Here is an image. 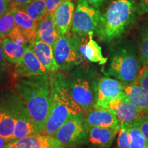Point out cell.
I'll list each match as a JSON object with an SVG mask.
<instances>
[{"mask_svg": "<svg viewBox=\"0 0 148 148\" xmlns=\"http://www.w3.org/2000/svg\"><path fill=\"white\" fill-rule=\"evenodd\" d=\"M15 87L26 105L35 132L44 134L50 103L49 74L18 78Z\"/></svg>", "mask_w": 148, "mask_h": 148, "instance_id": "cell-1", "label": "cell"}, {"mask_svg": "<svg viewBox=\"0 0 148 148\" xmlns=\"http://www.w3.org/2000/svg\"><path fill=\"white\" fill-rule=\"evenodd\" d=\"M50 103L44 134L53 135L71 116L83 114V110L75 102L70 91V82L63 73H49Z\"/></svg>", "mask_w": 148, "mask_h": 148, "instance_id": "cell-2", "label": "cell"}, {"mask_svg": "<svg viewBox=\"0 0 148 148\" xmlns=\"http://www.w3.org/2000/svg\"><path fill=\"white\" fill-rule=\"evenodd\" d=\"M137 13L138 0H111L101 15L95 32L98 38L105 42L119 38L134 23Z\"/></svg>", "mask_w": 148, "mask_h": 148, "instance_id": "cell-3", "label": "cell"}, {"mask_svg": "<svg viewBox=\"0 0 148 148\" xmlns=\"http://www.w3.org/2000/svg\"><path fill=\"white\" fill-rule=\"evenodd\" d=\"M140 59L128 47H119L111 55L108 74L122 83L135 84L141 69Z\"/></svg>", "mask_w": 148, "mask_h": 148, "instance_id": "cell-4", "label": "cell"}, {"mask_svg": "<svg viewBox=\"0 0 148 148\" xmlns=\"http://www.w3.org/2000/svg\"><path fill=\"white\" fill-rule=\"evenodd\" d=\"M79 36L60 35L53 46L55 60L59 69L69 71L85 60L79 51Z\"/></svg>", "mask_w": 148, "mask_h": 148, "instance_id": "cell-5", "label": "cell"}, {"mask_svg": "<svg viewBox=\"0 0 148 148\" xmlns=\"http://www.w3.org/2000/svg\"><path fill=\"white\" fill-rule=\"evenodd\" d=\"M65 148H74L88 140V125L83 114L68 119L53 135Z\"/></svg>", "mask_w": 148, "mask_h": 148, "instance_id": "cell-6", "label": "cell"}, {"mask_svg": "<svg viewBox=\"0 0 148 148\" xmlns=\"http://www.w3.org/2000/svg\"><path fill=\"white\" fill-rule=\"evenodd\" d=\"M101 13L99 10L90 5L84 0H77L73 12L71 34L84 36L97 30Z\"/></svg>", "mask_w": 148, "mask_h": 148, "instance_id": "cell-7", "label": "cell"}, {"mask_svg": "<svg viewBox=\"0 0 148 148\" xmlns=\"http://www.w3.org/2000/svg\"><path fill=\"white\" fill-rule=\"evenodd\" d=\"M14 120L15 126L12 140L20 139L29 135L35 134L30 114L26 105L16 88L7 91Z\"/></svg>", "mask_w": 148, "mask_h": 148, "instance_id": "cell-8", "label": "cell"}, {"mask_svg": "<svg viewBox=\"0 0 148 148\" xmlns=\"http://www.w3.org/2000/svg\"><path fill=\"white\" fill-rule=\"evenodd\" d=\"M97 108H101L110 111L116 116L121 123L132 124L148 113L136 108L130 102L125 96L124 92L120 97L112 99Z\"/></svg>", "mask_w": 148, "mask_h": 148, "instance_id": "cell-9", "label": "cell"}, {"mask_svg": "<svg viewBox=\"0 0 148 148\" xmlns=\"http://www.w3.org/2000/svg\"><path fill=\"white\" fill-rule=\"evenodd\" d=\"M14 73L15 79L23 77H30L47 74L48 71L36 57L29 45L17 63L14 64Z\"/></svg>", "mask_w": 148, "mask_h": 148, "instance_id": "cell-10", "label": "cell"}, {"mask_svg": "<svg viewBox=\"0 0 148 148\" xmlns=\"http://www.w3.org/2000/svg\"><path fill=\"white\" fill-rule=\"evenodd\" d=\"M4 148H65L57 141L53 135L35 134L5 144Z\"/></svg>", "mask_w": 148, "mask_h": 148, "instance_id": "cell-11", "label": "cell"}, {"mask_svg": "<svg viewBox=\"0 0 148 148\" xmlns=\"http://www.w3.org/2000/svg\"><path fill=\"white\" fill-rule=\"evenodd\" d=\"M121 81L103 77L98 81L96 88V99L94 105L99 106L119 97L123 93L124 86Z\"/></svg>", "mask_w": 148, "mask_h": 148, "instance_id": "cell-12", "label": "cell"}, {"mask_svg": "<svg viewBox=\"0 0 148 148\" xmlns=\"http://www.w3.org/2000/svg\"><path fill=\"white\" fill-rule=\"evenodd\" d=\"M70 91L77 104L84 112L89 111L94 107L95 99L89 82L86 79L75 78L70 82Z\"/></svg>", "mask_w": 148, "mask_h": 148, "instance_id": "cell-13", "label": "cell"}, {"mask_svg": "<svg viewBox=\"0 0 148 148\" xmlns=\"http://www.w3.org/2000/svg\"><path fill=\"white\" fill-rule=\"evenodd\" d=\"M15 120L7 91L0 93V136L6 143L12 141Z\"/></svg>", "mask_w": 148, "mask_h": 148, "instance_id": "cell-14", "label": "cell"}, {"mask_svg": "<svg viewBox=\"0 0 148 148\" xmlns=\"http://www.w3.org/2000/svg\"><path fill=\"white\" fill-rule=\"evenodd\" d=\"M75 4L72 0H64L51 14L57 30L60 35L69 34L71 31Z\"/></svg>", "mask_w": 148, "mask_h": 148, "instance_id": "cell-15", "label": "cell"}, {"mask_svg": "<svg viewBox=\"0 0 148 148\" xmlns=\"http://www.w3.org/2000/svg\"><path fill=\"white\" fill-rule=\"evenodd\" d=\"M92 108L88 111L85 118V121L88 126L120 129L121 123L110 111L97 107Z\"/></svg>", "mask_w": 148, "mask_h": 148, "instance_id": "cell-16", "label": "cell"}, {"mask_svg": "<svg viewBox=\"0 0 148 148\" xmlns=\"http://www.w3.org/2000/svg\"><path fill=\"white\" fill-rule=\"evenodd\" d=\"M119 130L112 127L88 126V140L98 148H109Z\"/></svg>", "mask_w": 148, "mask_h": 148, "instance_id": "cell-17", "label": "cell"}, {"mask_svg": "<svg viewBox=\"0 0 148 148\" xmlns=\"http://www.w3.org/2000/svg\"><path fill=\"white\" fill-rule=\"evenodd\" d=\"M11 10L14 15L16 27L31 45L36 40L38 23L29 17L23 9L12 8Z\"/></svg>", "mask_w": 148, "mask_h": 148, "instance_id": "cell-18", "label": "cell"}, {"mask_svg": "<svg viewBox=\"0 0 148 148\" xmlns=\"http://www.w3.org/2000/svg\"><path fill=\"white\" fill-rule=\"evenodd\" d=\"M93 34L94 32L89 33L88 40L79 36V51L85 60L99 64H104L108 59L103 56L101 47L93 39Z\"/></svg>", "mask_w": 148, "mask_h": 148, "instance_id": "cell-19", "label": "cell"}, {"mask_svg": "<svg viewBox=\"0 0 148 148\" xmlns=\"http://www.w3.org/2000/svg\"><path fill=\"white\" fill-rule=\"evenodd\" d=\"M36 57L48 73H53L59 69L53 56V47L49 44L39 40H35L30 45Z\"/></svg>", "mask_w": 148, "mask_h": 148, "instance_id": "cell-20", "label": "cell"}, {"mask_svg": "<svg viewBox=\"0 0 148 148\" xmlns=\"http://www.w3.org/2000/svg\"><path fill=\"white\" fill-rule=\"evenodd\" d=\"M60 34L57 30L51 14H47L38 23L36 29V40L49 44L53 47Z\"/></svg>", "mask_w": 148, "mask_h": 148, "instance_id": "cell-21", "label": "cell"}, {"mask_svg": "<svg viewBox=\"0 0 148 148\" xmlns=\"http://www.w3.org/2000/svg\"><path fill=\"white\" fill-rule=\"evenodd\" d=\"M123 92L130 102L140 110L148 112V91L147 90L137 84H133L124 86Z\"/></svg>", "mask_w": 148, "mask_h": 148, "instance_id": "cell-22", "label": "cell"}, {"mask_svg": "<svg viewBox=\"0 0 148 148\" xmlns=\"http://www.w3.org/2000/svg\"><path fill=\"white\" fill-rule=\"evenodd\" d=\"M1 42L5 58L9 62L14 64L21 60L28 47L14 41L8 36L2 38Z\"/></svg>", "mask_w": 148, "mask_h": 148, "instance_id": "cell-23", "label": "cell"}, {"mask_svg": "<svg viewBox=\"0 0 148 148\" xmlns=\"http://www.w3.org/2000/svg\"><path fill=\"white\" fill-rule=\"evenodd\" d=\"M23 10L36 23H38L47 14L46 0H32Z\"/></svg>", "mask_w": 148, "mask_h": 148, "instance_id": "cell-24", "label": "cell"}, {"mask_svg": "<svg viewBox=\"0 0 148 148\" xmlns=\"http://www.w3.org/2000/svg\"><path fill=\"white\" fill-rule=\"evenodd\" d=\"M1 40H0V86L7 84L11 79L15 78L14 73V64L9 62L5 58Z\"/></svg>", "mask_w": 148, "mask_h": 148, "instance_id": "cell-25", "label": "cell"}, {"mask_svg": "<svg viewBox=\"0 0 148 148\" xmlns=\"http://www.w3.org/2000/svg\"><path fill=\"white\" fill-rule=\"evenodd\" d=\"M127 126L130 138V147L145 148L147 143L136 122L135 121L132 124H127Z\"/></svg>", "mask_w": 148, "mask_h": 148, "instance_id": "cell-26", "label": "cell"}, {"mask_svg": "<svg viewBox=\"0 0 148 148\" xmlns=\"http://www.w3.org/2000/svg\"><path fill=\"white\" fill-rule=\"evenodd\" d=\"M16 26L14 15L11 9L0 17V38L8 36Z\"/></svg>", "mask_w": 148, "mask_h": 148, "instance_id": "cell-27", "label": "cell"}, {"mask_svg": "<svg viewBox=\"0 0 148 148\" xmlns=\"http://www.w3.org/2000/svg\"><path fill=\"white\" fill-rule=\"evenodd\" d=\"M139 59L143 66H148V27L144 29L139 40Z\"/></svg>", "mask_w": 148, "mask_h": 148, "instance_id": "cell-28", "label": "cell"}, {"mask_svg": "<svg viewBox=\"0 0 148 148\" xmlns=\"http://www.w3.org/2000/svg\"><path fill=\"white\" fill-rule=\"evenodd\" d=\"M116 148H131L127 123H121L118 132Z\"/></svg>", "mask_w": 148, "mask_h": 148, "instance_id": "cell-29", "label": "cell"}, {"mask_svg": "<svg viewBox=\"0 0 148 148\" xmlns=\"http://www.w3.org/2000/svg\"><path fill=\"white\" fill-rule=\"evenodd\" d=\"M135 84L141 86L148 91V66H143Z\"/></svg>", "mask_w": 148, "mask_h": 148, "instance_id": "cell-30", "label": "cell"}, {"mask_svg": "<svg viewBox=\"0 0 148 148\" xmlns=\"http://www.w3.org/2000/svg\"><path fill=\"white\" fill-rule=\"evenodd\" d=\"M136 122L139 126L148 145V114L140 118Z\"/></svg>", "mask_w": 148, "mask_h": 148, "instance_id": "cell-31", "label": "cell"}, {"mask_svg": "<svg viewBox=\"0 0 148 148\" xmlns=\"http://www.w3.org/2000/svg\"><path fill=\"white\" fill-rule=\"evenodd\" d=\"M64 0H46L47 14H52L57 7L61 4Z\"/></svg>", "mask_w": 148, "mask_h": 148, "instance_id": "cell-32", "label": "cell"}, {"mask_svg": "<svg viewBox=\"0 0 148 148\" xmlns=\"http://www.w3.org/2000/svg\"><path fill=\"white\" fill-rule=\"evenodd\" d=\"M11 9L10 0H0V17L4 15Z\"/></svg>", "mask_w": 148, "mask_h": 148, "instance_id": "cell-33", "label": "cell"}, {"mask_svg": "<svg viewBox=\"0 0 148 148\" xmlns=\"http://www.w3.org/2000/svg\"><path fill=\"white\" fill-rule=\"evenodd\" d=\"M32 0H10L11 8H23L27 4L32 1Z\"/></svg>", "mask_w": 148, "mask_h": 148, "instance_id": "cell-34", "label": "cell"}, {"mask_svg": "<svg viewBox=\"0 0 148 148\" xmlns=\"http://www.w3.org/2000/svg\"><path fill=\"white\" fill-rule=\"evenodd\" d=\"M138 13L148 14V0H138Z\"/></svg>", "mask_w": 148, "mask_h": 148, "instance_id": "cell-35", "label": "cell"}, {"mask_svg": "<svg viewBox=\"0 0 148 148\" xmlns=\"http://www.w3.org/2000/svg\"><path fill=\"white\" fill-rule=\"evenodd\" d=\"M84 1L87 2L88 4L95 8L100 10L105 5L106 0H84Z\"/></svg>", "mask_w": 148, "mask_h": 148, "instance_id": "cell-36", "label": "cell"}, {"mask_svg": "<svg viewBox=\"0 0 148 148\" xmlns=\"http://www.w3.org/2000/svg\"><path fill=\"white\" fill-rule=\"evenodd\" d=\"M6 143V141L4 140V138L0 136V148H4V146Z\"/></svg>", "mask_w": 148, "mask_h": 148, "instance_id": "cell-37", "label": "cell"}, {"mask_svg": "<svg viewBox=\"0 0 148 148\" xmlns=\"http://www.w3.org/2000/svg\"><path fill=\"white\" fill-rule=\"evenodd\" d=\"M1 39H2V38H0V40H1Z\"/></svg>", "mask_w": 148, "mask_h": 148, "instance_id": "cell-38", "label": "cell"}, {"mask_svg": "<svg viewBox=\"0 0 148 148\" xmlns=\"http://www.w3.org/2000/svg\"><path fill=\"white\" fill-rule=\"evenodd\" d=\"M147 113H148V112H147Z\"/></svg>", "mask_w": 148, "mask_h": 148, "instance_id": "cell-39", "label": "cell"}]
</instances>
